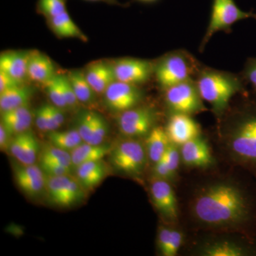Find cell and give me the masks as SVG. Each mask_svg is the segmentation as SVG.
<instances>
[{
  "label": "cell",
  "mask_w": 256,
  "mask_h": 256,
  "mask_svg": "<svg viewBox=\"0 0 256 256\" xmlns=\"http://www.w3.org/2000/svg\"><path fill=\"white\" fill-rule=\"evenodd\" d=\"M192 217L204 228L242 230L254 220L252 202L238 184L218 180L207 184L192 198Z\"/></svg>",
  "instance_id": "1"
},
{
  "label": "cell",
  "mask_w": 256,
  "mask_h": 256,
  "mask_svg": "<svg viewBox=\"0 0 256 256\" xmlns=\"http://www.w3.org/2000/svg\"><path fill=\"white\" fill-rule=\"evenodd\" d=\"M220 134L224 148L237 164L256 172V95H242L238 105L220 118Z\"/></svg>",
  "instance_id": "2"
},
{
  "label": "cell",
  "mask_w": 256,
  "mask_h": 256,
  "mask_svg": "<svg viewBox=\"0 0 256 256\" xmlns=\"http://www.w3.org/2000/svg\"><path fill=\"white\" fill-rule=\"evenodd\" d=\"M194 80L202 98L210 104L218 119L228 110L234 97L248 92L246 82L240 74L237 75L204 66Z\"/></svg>",
  "instance_id": "3"
},
{
  "label": "cell",
  "mask_w": 256,
  "mask_h": 256,
  "mask_svg": "<svg viewBox=\"0 0 256 256\" xmlns=\"http://www.w3.org/2000/svg\"><path fill=\"white\" fill-rule=\"evenodd\" d=\"M203 66L188 50L170 52L154 64V76L163 90L168 88L196 78Z\"/></svg>",
  "instance_id": "4"
},
{
  "label": "cell",
  "mask_w": 256,
  "mask_h": 256,
  "mask_svg": "<svg viewBox=\"0 0 256 256\" xmlns=\"http://www.w3.org/2000/svg\"><path fill=\"white\" fill-rule=\"evenodd\" d=\"M249 18L256 20V14L252 12L242 11L234 0H214L210 22L200 44V52L202 53L204 50L207 44L216 33H229L234 24Z\"/></svg>",
  "instance_id": "5"
},
{
  "label": "cell",
  "mask_w": 256,
  "mask_h": 256,
  "mask_svg": "<svg viewBox=\"0 0 256 256\" xmlns=\"http://www.w3.org/2000/svg\"><path fill=\"white\" fill-rule=\"evenodd\" d=\"M164 92L165 106L170 114L192 116L208 110L198 92L194 79L176 84Z\"/></svg>",
  "instance_id": "6"
},
{
  "label": "cell",
  "mask_w": 256,
  "mask_h": 256,
  "mask_svg": "<svg viewBox=\"0 0 256 256\" xmlns=\"http://www.w3.org/2000/svg\"><path fill=\"white\" fill-rule=\"evenodd\" d=\"M110 152L111 164L116 170L132 178L142 174L148 156L142 143L134 140L122 141Z\"/></svg>",
  "instance_id": "7"
},
{
  "label": "cell",
  "mask_w": 256,
  "mask_h": 256,
  "mask_svg": "<svg viewBox=\"0 0 256 256\" xmlns=\"http://www.w3.org/2000/svg\"><path fill=\"white\" fill-rule=\"evenodd\" d=\"M158 111L150 106H137L120 114L118 127L120 132L128 138L144 137L156 127Z\"/></svg>",
  "instance_id": "8"
},
{
  "label": "cell",
  "mask_w": 256,
  "mask_h": 256,
  "mask_svg": "<svg viewBox=\"0 0 256 256\" xmlns=\"http://www.w3.org/2000/svg\"><path fill=\"white\" fill-rule=\"evenodd\" d=\"M106 106L114 112H121L137 107L144 92L139 86L116 80L104 92Z\"/></svg>",
  "instance_id": "9"
},
{
  "label": "cell",
  "mask_w": 256,
  "mask_h": 256,
  "mask_svg": "<svg viewBox=\"0 0 256 256\" xmlns=\"http://www.w3.org/2000/svg\"><path fill=\"white\" fill-rule=\"evenodd\" d=\"M116 80L141 86L154 76V64L136 58H121L112 64Z\"/></svg>",
  "instance_id": "10"
},
{
  "label": "cell",
  "mask_w": 256,
  "mask_h": 256,
  "mask_svg": "<svg viewBox=\"0 0 256 256\" xmlns=\"http://www.w3.org/2000/svg\"><path fill=\"white\" fill-rule=\"evenodd\" d=\"M170 182L154 178L151 183L150 193L153 204L160 214L168 222L174 223L178 220V200Z\"/></svg>",
  "instance_id": "11"
},
{
  "label": "cell",
  "mask_w": 256,
  "mask_h": 256,
  "mask_svg": "<svg viewBox=\"0 0 256 256\" xmlns=\"http://www.w3.org/2000/svg\"><path fill=\"white\" fill-rule=\"evenodd\" d=\"M172 144L181 146L184 143L201 136V127L191 116L184 114H170L165 128Z\"/></svg>",
  "instance_id": "12"
},
{
  "label": "cell",
  "mask_w": 256,
  "mask_h": 256,
  "mask_svg": "<svg viewBox=\"0 0 256 256\" xmlns=\"http://www.w3.org/2000/svg\"><path fill=\"white\" fill-rule=\"evenodd\" d=\"M182 162L192 168H208L214 164V159L206 140L201 136L180 146Z\"/></svg>",
  "instance_id": "13"
},
{
  "label": "cell",
  "mask_w": 256,
  "mask_h": 256,
  "mask_svg": "<svg viewBox=\"0 0 256 256\" xmlns=\"http://www.w3.org/2000/svg\"><path fill=\"white\" fill-rule=\"evenodd\" d=\"M203 256H247L255 255L256 248L250 244L230 239H216L205 242L198 248Z\"/></svg>",
  "instance_id": "14"
},
{
  "label": "cell",
  "mask_w": 256,
  "mask_h": 256,
  "mask_svg": "<svg viewBox=\"0 0 256 256\" xmlns=\"http://www.w3.org/2000/svg\"><path fill=\"white\" fill-rule=\"evenodd\" d=\"M14 178L20 188L31 196L40 194L46 185L43 170L34 164L15 166Z\"/></svg>",
  "instance_id": "15"
},
{
  "label": "cell",
  "mask_w": 256,
  "mask_h": 256,
  "mask_svg": "<svg viewBox=\"0 0 256 256\" xmlns=\"http://www.w3.org/2000/svg\"><path fill=\"white\" fill-rule=\"evenodd\" d=\"M9 151L20 164H34L40 151V143L34 133L28 130L14 136L10 141Z\"/></svg>",
  "instance_id": "16"
},
{
  "label": "cell",
  "mask_w": 256,
  "mask_h": 256,
  "mask_svg": "<svg viewBox=\"0 0 256 256\" xmlns=\"http://www.w3.org/2000/svg\"><path fill=\"white\" fill-rule=\"evenodd\" d=\"M84 74L98 95L104 94L108 88L116 80L112 64L111 65L102 60L90 64Z\"/></svg>",
  "instance_id": "17"
},
{
  "label": "cell",
  "mask_w": 256,
  "mask_h": 256,
  "mask_svg": "<svg viewBox=\"0 0 256 256\" xmlns=\"http://www.w3.org/2000/svg\"><path fill=\"white\" fill-rule=\"evenodd\" d=\"M31 52H3L0 56V70L5 72L20 84L28 78V58Z\"/></svg>",
  "instance_id": "18"
},
{
  "label": "cell",
  "mask_w": 256,
  "mask_h": 256,
  "mask_svg": "<svg viewBox=\"0 0 256 256\" xmlns=\"http://www.w3.org/2000/svg\"><path fill=\"white\" fill-rule=\"evenodd\" d=\"M55 75L54 64L48 56L40 52H31L28 67L30 80L44 84Z\"/></svg>",
  "instance_id": "19"
},
{
  "label": "cell",
  "mask_w": 256,
  "mask_h": 256,
  "mask_svg": "<svg viewBox=\"0 0 256 256\" xmlns=\"http://www.w3.org/2000/svg\"><path fill=\"white\" fill-rule=\"evenodd\" d=\"M33 116L28 106L2 112L1 122L10 136H16L30 130Z\"/></svg>",
  "instance_id": "20"
},
{
  "label": "cell",
  "mask_w": 256,
  "mask_h": 256,
  "mask_svg": "<svg viewBox=\"0 0 256 256\" xmlns=\"http://www.w3.org/2000/svg\"><path fill=\"white\" fill-rule=\"evenodd\" d=\"M76 168L78 181L82 188L88 190H92L97 186L107 174V169L102 160L88 162Z\"/></svg>",
  "instance_id": "21"
},
{
  "label": "cell",
  "mask_w": 256,
  "mask_h": 256,
  "mask_svg": "<svg viewBox=\"0 0 256 256\" xmlns=\"http://www.w3.org/2000/svg\"><path fill=\"white\" fill-rule=\"evenodd\" d=\"M47 23L50 30L60 38H74L84 42L88 41L87 36L76 24L67 11L48 18Z\"/></svg>",
  "instance_id": "22"
},
{
  "label": "cell",
  "mask_w": 256,
  "mask_h": 256,
  "mask_svg": "<svg viewBox=\"0 0 256 256\" xmlns=\"http://www.w3.org/2000/svg\"><path fill=\"white\" fill-rule=\"evenodd\" d=\"M33 95L31 88L21 85L16 86L0 92V110L6 112L28 105Z\"/></svg>",
  "instance_id": "23"
},
{
  "label": "cell",
  "mask_w": 256,
  "mask_h": 256,
  "mask_svg": "<svg viewBox=\"0 0 256 256\" xmlns=\"http://www.w3.org/2000/svg\"><path fill=\"white\" fill-rule=\"evenodd\" d=\"M170 142L165 128L156 126L146 136V156L153 164L162 159Z\"/></svg>",
  "instance_id": "24"
},
{
  "label": "cell",
  "mask_w": 256,
  "mask_h": 256,
  "mask_svg": "<svg viewBox=\"0 0 256 256\" xmlns=\"http://www.w3.org/2000/svg\"><path fill=\"white\" fill-rule=\"evenodd\" d=\"M111 152L110 146L108 144H94L82 142L77 148L70 151L72 164L77 168L88 162L101 160L104 156H108Z\"/></svg>",
  "instance_id": "25"
},
{
  "label": "cell",
  "mask_w": 256,
  "mask_h": 256,
  "mask_svg": "<svg viewBox=\"0 0 256 256\" xmlns=\"http://www.w3.org/2000/svg\"><path fill=\"white\" fill-rule=\"evenodd\" d=\"M66 76L79 102L90 104L94 101L96 94L86 78L84 72L70 70Z\"/></svg>",
  "instance_id": "26"
},
{
  "label": "cell",
  "mask_w": 256,
  "mask_h": 256,
  "mask_svg": "<svg viewBox=\"0 0 256 256\" xmlns=\"http://www.w3.org/2000/svg\"><path fill=\"white\" fill-rule=\"evenodd\" d=\"M48 139L52 146L66 151H72L84 142L77 129L52 131L48 132Z\"/></svg>",
  "instance_id": "27"
},
{
  "label": "cell",
  "mask_w": 256,
  "mask_h": 256,
  "mask_svg": "<svg viewBox=\"0 0 256 256\" xmlns=\"http://www.w3.org/2000/svg\"><path fill=\"white\" fill-rule=\"evenodd\" d=\"M68 175L48 176L46 178V188L50 201L56 205L62 206L66 188L70 181Z\"/></svg>",
  "instance_id": "28"
},
{
  "label": "cell",
  "mask_w": 256,
  "mask_h": 256,
  "mask_svg": "<svg viewBox=\"0 0 256 256\" xmlns=\"http://www.w3.org/2000/svg\"><path fill=\"white\" fill-rule=\"evenodd\" d=\"M44 86L53 105L62 109L68 108L64 98L60 75H55L53 78L45 82Z\"/></svg>",
  "instance_id": "29"
},
{
  "label": "cell",
  "mask_w": 256,
  "mask_h": 256,
  "mask_svg": "<svg viewBox=\"0 0 256 256\" xmlns=\"http://www.w3.org/2000/svg\"><path fill=\"white\" fill-rule=\"evenodd\" d=\"M40 160H48L58 163L69 170L73 166L70 153L54 146H46L44 149L40 156Z\"/></svg>",
  "instance_id": "30"
},
{
  "label": "cell",
  "mask_w": 256,
  "mask_h": 256,
  "mask_svg": "<svg viewBox=\"0 0 256 256\" xmlns=\"http://www.w3.org/2000/svg\"><path fill=\"white\" fill-rule=\"evenodd\" d=\"M37 12L46 20L62 14L66 10V0H38Z\"/></svg>",
  "instance_id": "31"
},
{
  "label": "cell",
  "mask_w": 256,
  "mask_h": 256,
  "mask_svg": "<svg viewBox=\"0 0 256 256\" xmlns=\"http://www.w3.org/2000/svg\"><path fill=\"white\" fill-rule=\"evenodd\" d=\"M96 112L86 111L80 114L77 124V130L84 142L88 143L94 130Z\"/></svg>",
  "instance_id": "32"
},
{
  "label": "cell",
  "mask_w": 256,
  "mask_h": 256,
  "mask_svg": "<svg viewBox=\"0 0 256 256\" xmlns=\"http://www.w3.org/2000/svg\"><path fill=\"white\" fill-rule=\"evenodd\" d=\"M84 188L78 181L70 178L60 206H70L80 202L84 196Z\"/></svg>",
  "instance_id": "33"
},
{
  "label": "cell",
  "mask_w": 256,
  "mask_h": 256,
  "mask_svg": "<svg viewBox=\"0 0 256 256\" xmlns=\"http://www.w3.org/2000/svg\"><path fill=\"white\" fill-rule=\"evenodd\" d=\"M108 132V127L106 120L100 114H96L94 130L88 142L89 144H94V146L102 144Z\"/></svg>",
  "instance_id": "34"
},
{
  "label": "cell",
  "mask_w": 256,
  "mask_h": 256,
  "mask_svg": "<svg viewBox=\"0 0 256 256\" xmlns=\"http://www.w3.org/2000/svg\"><path fill=\"white\" fill-rule=\"evenodd\" d=\"M165 161L168 163L170 171L172 172L174 178L178 174L180 162H182L181 154H180V146H175L170 142L165 152L164 156Z\"/></svg>",
  "instance_id": "35"
},
{
  "label": "cell",
  "mask_w": 256,
  "mask_h": 256,
  "mask_svg": "<svg viewBox=\"0 0 256 256\" xmlns=\"http://www.w3.org/2000/svg\"><path fill=\"white\" fill-rule=\"evenodd\" d=\"M184 242V234L181 230L173 228L169 242L162 255L164 256H175L178 254Z\"/></svg>",
  "instance_id": "36"
},
{
  "label": "cell",
  "mask_w": 256,
  "mask_h": 256,
  "mask_svg": "<svg viewBox=\"0 0 256 256\" xmlns=\"http://www.w3.org/2000/svg\"><path fill=\"white\" fill-rule=\"evenodd\" d=\"M240 76L244 82L252 87L256 95V57L248 58Z\"/></svg>",
  "instance_id": "37"
},
{
  "label": "cell",
  "mask_w": 256,
  "mask_h": 256,
  "mask_svg": "<svg viewBox=\"0 0 256 256\" xmlns=\"http://www.w3.org/2000/svg\"><path fill=\"white\" fill-rule=\"evenodd\" d=\"M60 80H62V89L64 98H65L66 102L67 104V107L68 108H74L76 107L79 104L78 98L76 96L75 92L66 75H60Z\"/></svg>",
  "instance_id": "38"
},
{
  "label": "cell",
  "mask_w": 256,
  "mask_h": 256,
  "mask_svg": "<svg viewBox=\"0 0 256 256\" xmlns=\"http://www.w3.org/2000/svg\"><path fill=\"white\" fill-rule=\"evenodd\" d=\"M41 168L48 176H64L68 175L70 170L63 165L48 161V160H40Z\"/></svg>",
  "instance_id": "39"
},
{
  "label": "cell",
  "mask_w": 256,
  "mask_h": 256,
  "mask_svg": "<svg viewBox=\"0 0 256 256\" xmlns=\"http://www.w3.org/2000/svg\"><path fill=\"white\" fill-rule=\"evenodd\" d=\"M35 122L37 128L44 132H48V104L42 106L36 110Z\"/></svg>",
  "instance_id": "40"
},
{
  "label": "cell",
  "mask_w": 256,
  "mask_h": 256,
  "mask_svg": "<svg viewBox=\"0 0 256 256\" xmlns=\"http://www.w3.org/2000/svg\"><path fill=\"white\" fill-rule=\"evenodd\" d=\"M153 172H154V178H160V180L171 182L175 178L174 175L170 171L168 163L165 161L164 158L154 164Z\"/></svg>",
  "instance_id": "41"
},
{
  "label": "cell",
  "mask_w": 256,
  "mask_h": 256,
  "mask_svg": "<svg viewBox=\"0 0 256 256\" xmlns=\"http://www.w3.org/2000/svg\"><path fill=\"white\" fill-rule=\"evenodd\" d=\"M172 228L169 226H161L158 230L156 245L160 254H162L169 242Z\"/></svg>",
  "instance_id": "42"
},
{
  "label": "cell",
  "mask_w": 256,
  "mask_h": 256,
  "mask_svg": "<svg viewBox=\"0 0 256 256\" xmlns=\"http://www.w3.org/2000/svg\"><path fill=\"white\" fill-rule=\"evenodd\" d=\"M20 82L15 80L13 77L9 74L5 73L2 70H0V92H4L16 86L21 85Z\"/></svg>",
  "instance_id": "43"
},
{
  "label": "cell",
  "mask_w": 256,
  "mask_h": 256,
  "mask_svg": "<svg viewBox=\"0 0 256 256\" xmlns=\"http://www.w3.org/2000/svg\"><path fill=\"white\" fill-rule=\"evenodd\" d=\"M9 133L1 122L0 124V148H1L2 151H5L9 149L10 143V142H9Z\"/></svg>",
  "instance_id": "44"
},
{
  "label": "cell",
  "mask_w": 256,
  "mask_h": 256,
  "mask_svg": "<svg viewBox=\"0 0 256 256\" xmlns=\"http://www.w3.org/2000/svg\"><path fill=\"white\" fill-rule=\"evenodd\" d=\"M50 108L56 124L57 127L60 128L64 122V114L63 111H62V108L56 107V106L53 105V104L50 105Z\"/></svg>",
  "instance_id": "45"
},
{
  "label": "cell",
  "mask_w": 256,
  "mask_h": 256,
  "mask_svg": "<svg viewBox=\"0 0 256 256\" xmlns=\"http://www.w3.org/2000/svg\"><path fill=\"white\" fill-rule=\"evenodd\" d=\"M87 1L92 2H104L108 3V4H117V0H87Z\"/></svg>",
  "instance_id": "46"
},
{
  "label": "cell",
  "mask_w": 256,
  "mask_h": 256,
  "mask_svg": "<svg viewBox=\"0 0 256 256\" xmlns=\"http://www.w3.org/2000/svg\"><path fill=\"white\" fill-rule=\"evenodd\" d=\"M138 1L144 2H154L156 0H138Z\"/></svg>",
  "instance_id": "47"
}]
</instances>
